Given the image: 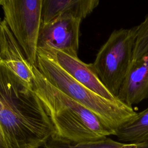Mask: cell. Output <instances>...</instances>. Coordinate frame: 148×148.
<instances>
[{
	"label": "cell",
	"mask_w": 148,
	"mask_h": 148,
	"mask_svg": "<svg viewBox=\"0 0 148 148\" xmlns=\"http://www.w3.org/2000/svg\"><path fill=\"white\" fill-rule=\"evenodd\" d=\"M54 128L32 87L0 64V147L39 148Z\"/></svg>",
	"instance_id": "6da1fadb"
},
{
	"label": "cell",
	"mask_w": 148,
	"mask_h": 148,
	"mask_svg": "<svg viewBox=\"0 0 148 148\" xmlns=\"http://www.w3.org/2000/svg\"><path fill=\"white\" fill-rule=\"evenodd\" d=\"M33 90L43 103L54 128L52 138L73 144L103 139L114 133L91 112L53 86L32 65Z\"/></svg>",
	"instance_id": "7a4b0ae2"
},
{
	"label": "cell",
	"mask_w": 148,
	"mask_h": 148,
	"mask_svg": "<svg viewBox=\"0 0 148 148\" xmlns=\"http://www.w3.org/2000/svg\"><path fill=\"white\" fill-rule=\"evenodd\" d=\"M37 68L58 90L94 113L114 133L137 113L119 99H105L81 84L52 60L38 54Z\"/></svg>",
	"instance_id": "3957f363"
},
{
	"label": "cell",
	"mask_w": 148,
	"mask_h": 148,
	"mask_svg": "<svg viewBox=\"0 0 148 148\" xmlns=\"http://www.w3.org/2000/svg\"><path fill=\"white\" fill-rule=\"evenodd\" d=\"M136 32L137 26L114 30L92 63L102 83L116 97L132 62Z\"/></svg>",
	"instance_id": "277c9868"
},
{
	"label": "cell",
	"mask_w": 148,
	"mask_h": 148,
	"mask_svg": "<svg viewBox=\"0 0 148 148\" xmlns=\"http://www.w3.org/2000/svg\"><path fill=\"white\" fill-rule=\"evenodd\" d=\"M43 0H0L9 29L27 60L36 66L38 41L42 24Z\"/></svg>",
	"instance_id": "5b68a950"
},
{
	"label": "cell",
	"mask_w": 148,
	"mask_h": 148,
	"mask_svg": "<svg viewBox=\"0 0 148 148\" xmlns=\"http://www.w3.org/2000/svg\"><path fill=\"white\" fill-rule=\"evenodd\" d=\"M81 21V19L73 17L62 16L42 24L38 41V51H60L79 58Z\"/></svg>",
	"instance_id": "8992f818"
},
{
	"label": "cell",
	"mask_w": 148,
	"mask_h": 148,
	"mask_svg": "<svg viewBox=\"0 0 148 148\" xmlns=\"http://www.w3.org/2000/svg\"><path fill=\"white\" fill-rule=\"evenodd\" d=\"M38 54L54 61L76 81L101 97L112 101L119 99L102 83L92 64H86L79 58H74L60 51H38Z\"/></svg>",
	"instance_id": "52a82bcc"
},
{
	"label": "cell",
	"mask_w": 148,
	"mask_h": 148,
	"mask_svg": "<svg viewBox=\"0 0 148 148\" xmlns=\"http://www.w3.org/2000/svg\"><path fill=\"white\" fill-rule=\"evenodd\" d=\"M0 64L5 66L31 87H33L32 65L3 19L0 23Z\"/></svg>",
	"instance_id": "ba28073f"
},
{
	"label": "cell",
	"mask_w": 148,
	"mask_h": 148,
	"mask_svg": "<svg viewBox=\"0 0 148 148\" xmlns=\"http://www.w3.org/2000/svg\"><path fill=\"white\" fill-rule=\"evenodd\" d=\"M117 98L131 107L148 99V52L131 64Z\"/></svg>",
	"instance_id": "9c48e42d"
},
{
	"label": "cell",
	"mask_w": 148,
	"mask_h": 148,
	"mask_svg": "<svg viewBox=\"0 0 148 148\" xmlns=\"http://www.w3.org/2000/svg\"><path fill=\"white\" fill-rule=\"evenodd\" d=\"M98 0H43L42 24L62 16H71L82 20L97 7Z\"/></svg>",
	"instance_id": "30bf717a"
},
{
	"label": "cell",
	"mask_w": 148,
	"mask_h": 148,
	"mask_svg": "<svg viewBox=\"0 0 148 148\" xmlns=\"http://www.w3.org/2000/svg\"><path fill=\"white\" fill-rule=\"evenodd\" d=\"M118 140L125 143H148V108L137 113L116 132Z\"/></svg>",
	"instance_id": "8fae6325"
},
{
	"label": "cell",
	"mask_w": 148,
	"mask_h": 148,
	"mask_svg": "<svg viewBox=\"0 0 148 148\" xmlns=\"http://www.w3.org/2000/svg\"><path fill=\"white\" fill-rule=\"evenodd\" d=\"M44 148H148V143L131 144L113 140L109 137L103 139L86 143L73 144L51 138Z\"/></svg>",
	"instance_id": "7c38bea8"
},
{
	"label": "cell",
	"mask_w": 148,
	"mask_h": 148,
	"mask_svg": "<svg viewBox=\"0 0 148 148\" xmlns=\"http://www.w3.org/2000/svg\"><path fill=\"white\" fill-rule=\"evenodd\" d=\"M148 52V14L137 25V32L131 63L135 62Z\"/></svg>",
	"instance_id": "4fadbf2b"
}]
</instances>
